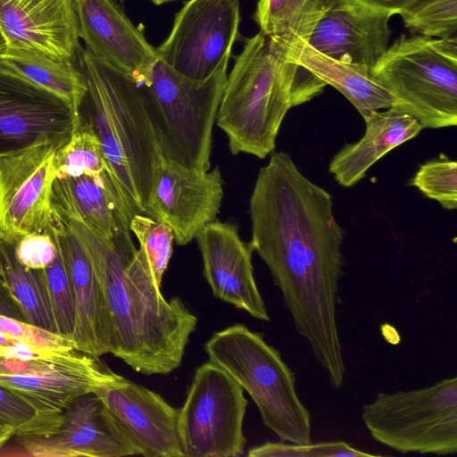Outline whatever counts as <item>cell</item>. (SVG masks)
I'll list each match as a JSON object with an SVG mask.
<instances>
[{"mask_svg":"<svg viewBox=\"0 0 457 457\" xmlns=\"http://www.w3.org/2000/svg\"><path fill=\"white\" fill-rule=\"evenodd\" d=\"M364 121L363 137L354 144L345 145L328 166L329 172L343 187L355 185L382 156L423 129L416 119L392 106L370 112Z\"/></svg>","mask_w":457,"mask_h":457,"instance_id":"7402d4cb","label":"cell"},{"mask_svg":"<svg viewBox=\"0 0 457 457\" xmlns=\"http://www.w3.org/2000/svg\"><path fill=\"white\" fill-rule=\"evenodd\" d=\"M0 333L50 353H67L75 349L68 338L3 315H0Z\"/></svg>","mask_w":457,"mask_h":457,"instance_id":"e575fe53","label":"cell"},{"mask_svg":"<svg viewBox=\"0 0 457 457\" xmlns=\"http://www.w3.org/2000/svg\"><path fill=\"white\" fill-rule=\"evenodd\" d=\"M60 146L41 143L0 157V230L4 238L16 242L29 234L47 232L53 225L54 157Z\"/></svg>","mask_w":457,"mask_h":457,"instance_id":"8fae6325","label":"cell"},{"mask_svg":"<svg viewBox=\"0 0 457 457\" xmlns=\"http://www.w3.org/2000/svg\"><path fill=\"white\" fill-rule=\"evenodd\" d=\"M247 404L242 386L221 367L211 361L200 365L179 409L183 457L242 455Z\"/></svg>","mask_w":457,"mask_h":457,"instance_id":"9c48e42d","label":"cell"},{"mask_svg":"<svg viewBox=\"0 0 457 457\" xmlns=\"http://www.w3.org/2000/svg\"><path fill=\"white\" fill-rule=\"evenodd\" d=\"M0 68L58 97L81 118L87 85L76 62L5 48L0 54Z\"/></svg>","mask_w":457,"mask_h":457,"instance_id":"cb8c5ba5","label":"cell"},{"mask_svg":"<svg viewBox=\"0 0 457 457\" xmlns=\"http://www.w3.org/2000/svg\"><path fill=\"white\" fill-rule=\"evenodd\" d=\"M395 107L423 129L457 125V38L402 35L371 69Z\"/></svg>","mask_w":457,"mask_h":457,"instance_id":"52a82bcc","label":"cell"},{"mask_svg":"<svg viewBox=\"0 0 457 457\" xmlns=\"http://www.w3.org/2000/svg\"><path fill=\"white\" fill-rule=\"evenodd\" d=\"M54 217L79 239L102 286L112 323L110 353L145 375L178 369L197 317L179 297H163L144 250L132 239H104L77 219Z\"/></svg>","mask_w":457,"mask_h":457,"instance_id":"7a4b0ae2","label":"cell"},{"mask_svg":"<svg viewBox=\"0 0 457 457\" xmlns=\"http://www.w3.org/2000/svg\"><path fill=\"white\" fill-rule=\"evenodd\" d=\"M89 121L124 204L133 217L145 214L153 174L162 155L145 88L79 49Z\"/></svg>","mask_w":457,"mask_h":457,"instance_id":"277c9868","label":"cell"},{"mask_svg":"<svg viewBox=\"0 0 457 457\" xmlns=\"http://www.w3.org/2000/svg\"><path fill=\"white\" fill-rule=\"evenodd\" d=\"M95 393L106 405L138 455L183 457L179 433V409L160 395L120 376L96 386Z\"/></svg>","mask_w":457,"mask_h":457,"instance_id":"9a60e30c","label":"cell"},{"mask_svg":"<svg viewBox=\"0 0 457 457\" xmlns=\"http://www.w3.org/2000/svg\"><path fill=\"white\" fill-rule=\"evenodd\" d=\"M80 122L66 103L0 68V157L41 143L62 145Z\"/></svg>","mask_w":457,"mask_h":457,"instance_id":"4fadbf2b","label":"cell"},{"mask_svg":"<svg viewBox=\"0 0 457 457\" xmlns=\"http://www.w3.org/2000/svg\"><path fill=\"white\" fill-rule=\"evenodd\" d=\"M362 421L374 440L401 453L457 452V378L420 389L379 393L363 405Z\"/></svg>","mask_w":457,"mask_h":457,"instance_id":"ba28073f","label":"cell"},{"mask_svg":"<svg viewBox=\"0 0 457 457\" xmlns=\"http://www.w3.org/2000/svg\"><path fill=\"white\" fill-rule=\"evenodd\" d=\"M222 198L219 167L197 170L162 155L154 170L145 215L169 225L177 245H186L215 220Z\"/></svg>","mask_w":457,"mask_h":457,"instance_id":"7c38bea8","label":"cell"},{"mask_svg":"<svg viewBox=\"0 0 457 457\" xmlns=\"http://www.w3.org/2000/svg\"><path fill=\"white\" fill-rule=\"evenodd\" d=\"M4 237V234H3V233H2V231L0 230V242H1V240H2Z\"/></svg>","mask_w":457,"mask_h":457,"instance_id":"7bdbcfd3","label":"cell"},{"mask_svg":"<svg viewBox=\"0 0 457 457\" xmlns=\"http://www.w3.org/2000/svg\"><path fill=\"white\" fill-rule=\"evenodd\" d=\"M15 436L14 428L0 422V449L12 437Z\"/></svg>","mask_w":457,"mask_h":457,"instance_id":"f35d334b","label":"cell"},{"mask_svg":"<svg viewBox=\"0 0 457 457\" xmlns=\"http://www.w3.org/2000/svg\"><path fill=\"white\" fill-rule=\"evenodd\" d=\"M52 206L59 215L77 219L99 237L120 242L132 239L128 212L109 174L56 179Z\"/></svg>","mask_w":457,"mask_h":457,"instance_id":"44dd1931","label":"cell"},{"mask_svg":"<svg viewBox=\"0 0 457 457\" xmlns=\"http://www.w3.org/2000/svg\"><path fill=\"white\" fill-rule=\"evenodd\" d=\"M0 315L25 321L22 312L11 292L0 279Z\"/></svg>","mask_w":457,"mask_h":457,"instance_id":"74e56055","label":"cell"},{"mask_svg":"<svg viewBox=\"0 0 457 457\" xmlns=\"http://www.w3.org/2000/svg\"><path fill=\"white\" fill-rule=\"evenodd\" d=\"M5 49V43L2 36L0 35V54Z\"/></svg>","mask_w":457,"mask_h":457,"instance_id":"60d3db41","label":"cell"},{"mask_svg":"<svg viewBox=\"0 0 457 457\" xmlns=\"http://www.w3.org/2000/svg\"><path fill=\"white\" fill-rule=\"evenodd\" d=\"M6 49L76 62L81 48L76 0H0Z\"/></svg>","mask_w":457,"mask_h":457,"instance_id":"2e32d148","label":"cell"},{"mask_svg":"<svg viewBox=\"0 0 457 457\" xmlns=\"http://www.w3.org/2000/svg\"><path fill=\"white\" fill-rule=\"evenodd\" d=\"M111 1L120 6L125 3L126 0H111Z\"/></svg>","mask_w":457,"mask_h":457,"instance_id":"b9f144b4","label":"cell"},{"mask_svg":"<svg viewBox=\"0 0 457 457\" xmlns=\"http://www.w3.org/2000/svg\"><path fill=\"white\" fill-rule=\"evenodd\" d=\"M153 4H156V5H160V4H165V3H169V2H171V1H174V0H150Z\"/></svg>","mask_w":457,"mask_h":457,"instance_id":"ab89813d","label":"cell"},{"mask_svg":"<svg viewBox=\"0 0 457 457\" xmlns=\"http://www.w3.org/2000/svg\"><path fill=\"white\" fill-rule=\"evenodd\" d=\"M369 10L393 16L400 14L414 0H351Z\"/></svg>","mask_w":457,"mask_h":457,"instance_id":"8d00e7d4","label":"cell"},{"mask_svg":"<svg viewBox=\"0 0 457 457\" xmlns=\"http://www.w3.org/2000/svg\"><path fill=\"white\" fill-rule=\"evenodd\" d=\"M62 413H51L0 384V422L12 426L15 436L46 434L61 422Z\"/></svg>","mask_w":457,"mask_h":457,"instance_id":"83f0119b","label":"cell"},{"mask_svg":"<svg viewBox=\"0 0 457 457\" xmlns=\"http://www.w3.org/2000/svg\"><path fill=\"white\" fill-rule=\"evenodd\" d=\"M399 15L412 33L453 37L457 30V0H414Z\"/></svg>","mask_w":457,"mask_h":457,"instance_id":"f1b7e54d","label":"cell"},{"mask_svg":"<svg viewBox=\"0 0 457 457\" xmlns=\"http://www.w3.org/2000/svg\"><path fill=\"white\" fill-rule=\"evenodd\" d=\"M296 63L326 85L337 89L363 119L374 111L391 107L395 103L391 94L373 77L371 69L366 66L333 59L309 45L303 46Z\"/></svg>","mask_w":457,"mask_h":457,"instance_id":"d4e9b609","label":"cell"},{"mask_svg":"<svg viewBox=\"0 0 457 457\" xmlns=\"http://www.w3.org/2000/svg\"><path fill=\"white\" fill-rule=\"evenodd\" d=\"M79 37L96 60L142 84L158 54L111 0H76Z\"/></svg>","mask_w":457,"mask_h":457,"instance_id":"e0dca14e","label":"cell"},{"mask_svg":"<svg viewBox=\"0 0 457 457\" xmlns=\"http://www.w3.org/2000/svg\"><path fill=\"white\" fill-rule=\"evenodd\" d=\"M16 438L29 455L36 457L138 455L106 405L93 392L77 397L52 431Z\"/></svg>","mask_w":457,"mask_h":457,"instance_id":"5bb4252c","label":"cell"},{"mask_svg":"<svg viewBox=\"0 0 457 457\" xmlns=\"http://www.w3.org/2000/svg\"><path fill=\"white\" fill-rule=\"evenodd\" d=\"M204 347L209 361L248 393L266 428L284 442H311V414L297 395L295 375L262 335L236 324L214 333Z\"/></svg>","mask_w":457,"mask_h":457,"instance_id":"5b68a950","label":"cell"},{"mask_svg":"<svg viewBox=\"0 0 457 457\" xmlns=\"http://www.w3.org/2000/svg\"><path fill=\"white\" fill-rule=\"evenodd\" d=\"M129 230L137 238L147 257L154 281L161 287L173 252L174 234L171 228L145 214H135L130 220Z\"/></svg>","mask_w":457,"mask_h":457,"instance_id":"f546056e","label":"cell"},{"mask_svg":"<svg viewBox=\"0 0 457 457\" xmlns=\"http://www.w3.org/2000/svg\"><path fill=\"white\" fill-rule=\"evenodd\" d=\"M326 86L300 64L274 52L261 31L245 39L227 76L216 115L230 152L265 158L275 149L288 110L310 101Z\"/></svg>","mask_w":457,"mask_h":457,"instance_id":"3957f363","label":"cell"},{"mask_svg":"<svg viewBox=\"0 0 457 457\" xmlns=\"http://www.w3.org/2000/svg\"><path fill=\"white\" fill-rule=\"evenodd\" d=\"M425 196L446 210L457 208V162L445 155L423 163L411 180Z\"/></svg>","mask_w":457,"mask_h":457,"instance_id":"1f68e13d","label":"cell"},{"mask_svg":"<svg viewBox=\"0 0 457 457\" xmlns=\"http://www.w3.org/2000/svg\"><path fill=\"white\" fill-rule=\"evenodd\" d=\"M201 252L204 274L213 295L220 300L269 321L266 305L257 287L250 243L244 242L237 227L214 220L195 237Z\"/></svg>","mask_w":457,"mask_h":457,"instance_id":"ac0fdd59","label":"cell"},{"mask_svg":"<svg viewBox=\"0 0 457 457\" xmlns=\"http://www.w3.org/2000/svg\"><path fill=\"white\" fill-rule=\"evenodd\" d=\"M14 243L0 242V279L19 304L25 321L57 334L44 270L22 265L16 258Z\"/></svg>","mask_w":457,"mask_h":457,"instance_id":"484cf974","label":"cell"},{"mask_svg":"<svg viewBox=\"0 0 457 457\" xmlns=\"http://www.w3.org/2000/svg\"><path fill=\"white\" fill-rule=\"evenodd\" d=\"M98 359L77 349L62 355L27 360L0 356V374L46 375L85 367L96 362Z\"/></svg>","mask_w":457,"mask_h":457,"instance_id":"836d02e7","label":"cell"},{"mask_svg":"<svg viewBox=\"0 0 457 457\" xmlns=\"http://www.w3.org/2000/svg\"><path fill=\"white\" fill-rule=\"evenodd\" d=\"M54 166L56 179L104 174L112 177L98 137L90 124L82 120V117L70 138L57 149Z\"/></svg>","mask_w":457,"mask_h":457,"instance_id":"4316f807","label":"cell"},{"mask_svg":"<svg viewBox=\"0 0 457 457\" xmlns=\"http://www.w3.org/2000/svg\"><path fill=\"white\" fill-rule=\"evenodd\" d=\"M349 0H259L254 20L278 55L296 63L320 19Z\"/></svg>","mask_w":457,"mask_h":457,"instance_id":"603a6c76","label":"cell"},{"mask_svg":"<svg viewBox=\"0 0 457 457\" xmlns=\"http://www.w3.org/2000/svg\"><path fill=\"white\" fill-rule=\"evenodd\" d=\"M48 233L69 270L76 300V322L71 337L75 349L94 357L110 353L112 323L102 286L77 236L54 217Z\"/></svg>","mask_w":457,"mask_h":457,"instance_id":"d6986e66","label":"cell"},{"mask_svg":"<svg viewBox=\"0 0 457 457\" xmlns=\"http://www.w3.org/2000/svg\"><path fill=\"white\" fill-rule=\"evenodd\" d=\"M249 242L269 268L296 332L334 388L346 372L337 322L344 230L331 195L308 179L286 152L260 169L250 198Z\"/></svg>","mask_w":457,"mask_h":457,"instance_id":"6da1fadb","label":"cell"},{"mask_svg":"<svg viewBox=\"0 0 457 457\" xmlns=\"http://www.w3.org/2000/svg\"><path fill=\"white\" fill-rule=\"evenodd\" d=\"M44 273L57 334L71 340L76 322L75 292L69 270L58 247L54 262L44 269Z\"/></svg>","mask_w":457,"mask_h":457,"instance_id":"4dcf8cb0","label":"cell"},{"mask_svg":"<svg viewBox=\"0 0 457 457\" xmlns=\"http://www.w3.org/2000/svg\"><path fill=\"white\" fill-rule=\"evenodd\" d=\"M249 457H372L378 456L358 450L345 441L316 444H292L268 442L251 448Z\"/></svg>","mask_w":457,"mask_h":457,"instance_id":"d6a6232c","label":"cell"},{"mask_svg":"<svg viewBox=\"0 0 457 457\" xmlns=\"http://www.w3.org/2000/svg\"><path fill=\"white\" fill-rule=\"evenodd\" d=\"M14 252L22 265L44 270L54 262L57 245L50 233H32L21 237L14 243Z\"/></svg>","mask_w":457,"mask_h":457,"instance_id":"d590c367","label":"cell"},{"mask_svg":"<svg viewBox=\"0 0 457 457\" xmlns=\"http://www.w3.org/2000/svg\"><path fill=\"white\" fill-rule=\"evenodd\" d=\"M391 17L349 0L320 19L307 45L333 59L372 69L389 46Z\"/></svg>","mask_w":457,"mask_h":457,"instance_id":"ffe728a7","label":"cell"},{"mask_svg":"<svg viewBox=\"0 0 457 457\" xmlns=\"http://www.w3.org/2000/svg\"><path fill=\"white\" fill-rule=\"evenodd\" d=\"M239 23V0H188L156 48L158 57L179 74L204 80L231 54Z\"/></svg>","mask_w":457,"mask_h":457,"instance_id":"30bf717a","label":"cell"},{"mask_svg":"<svg viewBox=\"0 0 457 457\" xmlns=\"http://www.w3.org/2000/svg\"><path fill=\"white\" fill-rule=\"evenodd\" d=\"M230 54L204 80L186 78L159 57L141 84L162 154L187 168L209 170L212 134Z\"/></svg>","mask_w":457,"mask_h":457,"instance_id":"8992f818","label":"cell"}]
</instances>
